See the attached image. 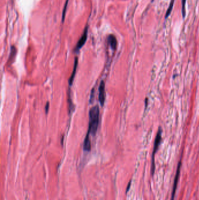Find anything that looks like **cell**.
<instances>
[{
  "label": "cell",
  "mask_w": 199,
  "mask_h": 200,
  "mask_svg": "<svg viewBox=\"0 0 199 200\" xmlns=\"http://www.w3.org/2000/svg\"><path fill=\"white\" fill-rule=\"evenodd\" d=\"M89 122L88 133L95 135L97 130L99 118V109L98 106L93 107L89 111Z\"/></svg>",
  "instance_id": "obj_1"
},
{
  "label": "cell",
  "mask_w": 199,
  "mask_h": 200,
  "mask_svg": "<svg viewBox=\"0 0 199 200\" xmlns=\"http://www.w3.org/2000/svg\"><path fill=\"white\" fill-rule=\"evenodd\" d=\"M162 135V129L161 127H159L157 133V135H156L155 139L154 141V144L153 151L152 153V162H151V175L152 176L154 175L155 172V153L157 152L159 147L161 143Z\"/></svg>",
  "instance_id": "obj_2"
},
{
  "label": "cell",
  "mask_w": 199,
  "mask_h": 200,
  "mask_svg": "<svg viewBox=\"0 0 199 200\" xmlns=\"http://www.w3.org/2000/svg\"><path fill=\"white\" fill-rule=\"evenodd\" d=\"M181 166H182V161H181V160H180L179 161V163H178V164H177V169H176V174H175V178H174V182H173V188H172V191L171 197V200H175V198L176 191L178 181H179L180 175Z\"/></svg>",
  "instance_id": "obj_3"
},
{
  "label": "cell",
  "mask_w": 199,
  "mask_h": 200,
  "mask_svg": "<svg viewBox=\"0 0 199 200\" xmlns=\"http://www.w3.org/2000/svg\"><path fill=\"white\" fill-rule=\"evenodd\" d=\"M106 98L105 84L104 81H102L99 87V100L102 106L104 105Z\"/></svg>",
  "instance_id": "obj_4"
},
{
  "label": "cell",
  "mask_w": 199,
  "mask_h": 200,
  "mask_svg": "<svg viewBox=\"0 0 199 200\" xmlns=\"http://www.w3.org/2000/svg\"><path fill=\"white\" fill-rule=\"evenodd\" d=\"M87 36H88V27H86L85 29V30L82 36L81 37L80 39L78 41L76 47H75V51H79V50L82 47V46H84L87 41Z\"/></svg>",
  "instance_id": "obj_5"
},
{
  "label": "cell",
  "mask_w": 199,
  "mask_h": 200,
  "mask_svg": "<svg viewBox=\"0 0 199 200\" xmlns=\"http://www.w3.org/2000/svg\"><path fill=\"white\" fill-rule=\"evenodd\" d=\"M108 41L109 44L112 49L115 50L117 47V40L114 35H110L108 38Z\"/></svg>",
  "instance_id": "obj_6"
},
{
  "label": "cell",
  "mask_w": 199,
  "mask_h": 200,
  "mask_svg": "<svg viewBox=\"0 0 199 200\" xmlns=\"http://www.w3.org/2000/svg\"><path fill=\"white\" fill-rule=\"evenodd\" d=\"M89 134L88 133L87 136H86V138L84 140V149L85 150V151H87V152H89L91 149V141L89 139Z\"/></svg>",
  "instance_id": "obj_7"
},
{
  "label": "cell",
  "mask_w": 199,
  "mask_h": 200,
  "mask_svg": "<svg viewBox=\"0 0 199 200\" xmlns=\"http://www.w3.org/2000/svg\"><path fill=\"white\" fill-rule=\"evenodd\" d=\"M77 65H78V59L77 57L75 58V61H74V68H73V73L70 76V80H69V84L70 85H71L72 83L74 81V77L76 73V71H77Z\"/></svg>",
  "instance_id": "obj_8"
},
{
  "label": "cell",
  "mask_w": 199,
  "mask_h": 200,
  "mask_svg": "<svg viewBox=\"0 0 199 200\" xmlns=\"http://www.w3.org/2000/svg\"><path fill=\"white\" fill-rule=\"evenodd\" d=\"M174 3H175V0H171V1L170 3L169 6L167 9V12H166V15H165V19H167L168 18V16L171 15V13L173 9V7L174 5Z\"/></svg>",
  "instance_id": "obj_9"
},
{
  "label": "cell",
  "mask_w": 199,
  "mask_h": 200,
  "mask_svg": "<svg viewBox=\"0 0 199 200\" xmlns=\"http://www.w3.org/2000/svg\"><path fill=\"white\" fill-rule=\"evenodd\" d=\"M186 0H182V16L183 18H185L186 16V9H185V5H186Z\"/></svg>",
  "instance_id": "obj_10"
},
{
  "label": "cell",
  "mask_w": 199,
  "mask_h": 200,
  "mask_svg": "<svg viewBox=\"0 0 199 200\" xmlns=\"http://www.w3.org/2000/svg\"><path fill=\"white\" fill-rule=\"evenodd\" d=\"M15 53H16V50H15V48L12 47V49H11V55H10V56H9V60H12L15 57Z\"/></svg>",
  "instance_id": "obj_11"
},
{
  "label": "cell",
  "mask_w": 199,
  "mask_h": 200,
  "mask_svg": "<svg viewBox=\"0 0 199 200\" xmlns=\"http://www.w3.org/2000/svg\"><path fill=\"white\" fill-rule=\"evenodd\" d=\"M68 2H69V0H67V2H66L65 3V7L64 8V10H63V22L64 21V18H65V11H66V8H67V4H68Z\"/></svg>",
  "instance_id": "obj_12"
},
{
  "label": "cell",
  "mask_w": 199,
  "mask_h": 200,
  "mask_svg": "<svg viewBox=\"0 0 199 200\" xmlns=\"http://www.w3.org/2000/svg\"><path fill=\"white\" fill-rule=\"evenodd\" d=\"M131 184V181H130L129 182V183H128V186H127V189H126V193H127V192L128 191V190H129V189H130V188Z\"/></svg>",
  "instance_id": "obj_13"
},
{
  "label": "cell",
  "mask_w": 199,
  "mask_h": 200,
  "mask_svg": "<svg viewBox=\"0 0 199 200\" xmlns=\"http://www.w3.org/2000/svg\"><path fill=\"white\" fill-rule=\"evenodd\" d=\"M48 108H49V103H47L46 104V107H45V109H46V113H47V112H48Z\"/></svg>",
  "instance_id": "obj_14"
}]
</instances>
